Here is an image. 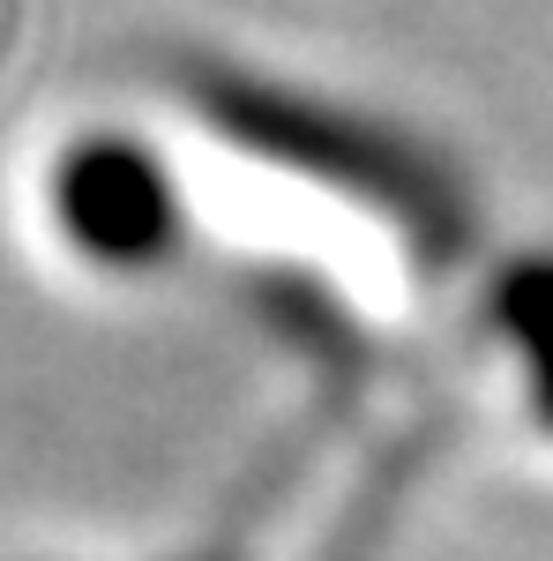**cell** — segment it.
I'll return each instance as SVG.
<instances>
[{"label":"cell","instance_id":"cell-1","mask_svg":"<svg viewBox=\"0 0 553 561\" xmlns=\"http://www.w3.org/2000/svg\"><path fill=\"white\" fill-rule=\"evenodd\" d=\"M187 98L203 105L224 142L255 150L269 165H285L292 180H314L344 203H367L375 217H389L419 255L449 262L464 248V187L441 158H426L412 135L382 128L367 113H344L314 90L269 83V76H247V68H217V60H195L187 68Z\"/></svg>","mask_w":553,"mask_h":561},{"label":"cell","instance_id":"cell-2","mask_svg":"<svg viewBox=\"0 0 553 561\" xmlns=\"http://www.w3.org/2000/svg\"><path fill=\"white\" fill-rule=\"evenodd\" d=\"M53 225L76 255L105 270H150L180 248L187 210L165 158L135 135H83L53 165Z\"/></svg>","mask_w":553,"mask_h":561},{"label":"cell","instance_id":"cell-3","mask_svg":"<svg viewBox=\"0 0 553 561\" xmlns=\"http://www.w3.org/2000/svg\"><path fill=\"white\" fill-rule=\"evenodd\" d=\"M494 330L516 345L523 359V375L539 389V412L553 420V255H531L502 270V285H494Z\"/></svg>","mask_w":553,"mask_h":561}]
</instances>
